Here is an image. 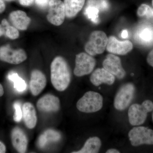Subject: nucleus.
I'll use <instances>...</instances> for the list:
<instances>
[{
  "mask_svg": "<svg viewBox=\"0 0 153 153\" xmlns=\"http://www.w3.org/2000/svg\"><path fill=\"white\" fill-rule=\"evenodd\" d=\"M71 79V72L66 60L60 56L55 57L51 65L52 85L58 91H63L68 88Z\"/></svg>",
  "mask_w": 153,
  "mask_h": 153,
  "instance_id": "obj_1",
  "label": "nucleus"
},
{
  "mask_svg": "<svg viewBox=\"0 0 153 153\" xmlns=\"http://www.w3.org/2000/svg\"><path fill=\"white\" fill-rule=\"evenodd\" d=\"M76 106L81 112L86 113L97 112L103 106V98L98 92L88 91L79 99Z\"/></svg>",
  "mask_w": 153,
  "mask_h": 153,
  "instance_id": "obj_2",
  "label": "nucleus"
},
{
  "mask_svg": "<svg viewBox=\"0 0 153 153\" xmlns=\"http://www.w3.org/2000/svg\"><path fill=\"white\" fill-rule=\"evenodd\" d=\"M153 110V102L150 100H146L142 104L131 105L129 108V122L132 126H138L144 123L147 114Z\"/></svg>",
  "mask_w": 153,
  "mask_h": 153,
  "instance_id": "obj_3",
  "label": "nucleus"
},
{
  "mask_svg": "<svg viewBox=\"0 0 153 153\" xmlns=\"http://www.w3.org/2000/svg\"><path fill=\"white\" fill-rule=\"evenodd\" d=\"M108 41V38L103 31H94L85 44V51L91 56L101 54L106 49Z\"/></svg>",
  "mask_w": 153,
  "mask_h": 153,
  "instance_id": "obj_4",
  "label": "nucleus"
},
{
  "mask_svg": "<svg viewBox=\"0 0 153 153\" xmlns=\"http://www.w3.org/2000/svg\"><path fill=\"white\" fill-rule=\"evenodd\" d=\"M135 91V88L133 83L128 82L123 85L115 97L114 102L115 108L119 111L127 108L134 98Z\"/></svg>",
  "mask_w": 153,
  "mask_h": 153,
  "instance_id": "obj_5",
  "label": "nucleus"
},
{
  "mask_svg": "<svg viewBox=\"0 0 153 153\" xmlns=\"http://www.w3.org/2000/svg\"><path fill=\"white\" fill-rule=\"evenodd\" d=\"M129 139L133 146L153 145V130L144 126L135 127L128 133Z\"/></svg>",
  "mask_w": 153,
  "mask_h": 153,
  "instance_id": "obj_6",
  "label": "nucleus"
},
{
  "mask_svg": "<svg viewBox=\"0 0 153 153\" xmlns=\"http://www.w3.org/2000/svg\"><path fill=\"white\" fill-rule=\"evenodd\" d=\"M96 65V60L91 55L86 53H79L76 55L74 74L77 76H82L90 74Z\"/></svg>",
  "mask_w": 153,
  "mask_h": 153,
  "instance_id": "obj_7",
  "label": "nucleus"
},
{
  "mask_svg": "<svg viewBox=\"0 0 153 153\" xmlns=\"http://www.w3.org/2000/svg\"><path fill=\"white\" fill-rule=\"evenodd\" d=\"M49 7L47 20L55 26L62 25L66 16L64 3L61 0H50Z\"/></svg>",
  "mask_w": 153,
  "mask_h": 153,
  "instance_id": "obj_8",
  "label": "nucleus"
},
{
  "mask_svg": "<svg viewBox=\"0 0 153 153\" xmlns=\"http://www.w3.org/2000/svg\"><path fill=\"white\" fill-rule=\"evenodd\" d=\"M26 52L23 49L14 50L9 46L0 47V59L2 61L13 64H19L27 59Z\"/></svg>",
  "mask_w": 153,
  "mask_h": 153,
  "instance_id": "obj_9",
  "label": "nucleus"
},
{
  "mask_svg": "<svg viewBox=\"0 0 153 153\" xmlns=\"http://www.w3.org/2000/svg\"><path fill=\"white\" fill-rule=\"evenodd\" d=\"M136 42L144 46L153 45V26L144 23L137 27L134 35Z\"/></svg>",
  "mask_w": 153,
  "mask_h": 153,
  "instance_id": "obj_10",
  "label": "nucleus"
},
{
  "mask_svg": "<svg viewBox=\"0 0 153 153\" xmlns=\"http://www.w3.org/2000/svg\"><path fill=\"white\" fill-rule=\"evenodd\" d=\"M103 68L116 76L122 79L126 76V72L122 67L120 58L113 54H108L102 63Z\"/></svg>",
  "mask_w": 153,
  "mask_h": 153,
  "instance_id": "obj_11",
  "label": "nucleus"
},
{
  "mask_svg": "<svg viewBox=\"0 0 153 153\" xmlns=\"http://www.w3.org/2000/svg\"><path fill=\"white\" fill-rule=\"evenodd\" d=\"M132 43L128 40L120 41L114 36H111L108 38L106 49L108 52L112 54L125 55L132 49Z\"/></svg>",
  "mask_w": 153,
  "mask_h": 153,
  "instance_id": "obj_12",
  "label": "nucleus"
},
{
  "mask_svg": "<svg viewBox=\"0 0 153 153\" xmlns=\"http://www.w3.org/2000/svg\"><path fill=\"white\" fill-rule=\"evenodd\" d=\"M37 107L38 109L42 112H56L60 109V100L52 94H46L37 102Z\"/></svg>",
  "mask_w": 153,
  "mask_h": 153,
  "instance_id": "obj_13",
  "label": "nucleus"
},
{
  "mask_svg": "<svg viewBox=\"0 0 153 153\" xmlns=\"http://www.w3.org/2000/svg\"><path fill=\"white\" fill-rule=\"evenodd\" d=\"M47 84V79L44 73L39 70H33L31 74L30 88L33 95L36 96L41 93Z\"/></svg>",
  "mask_w": 153,
  "mask_h": 153,
  "instance_id": "obj_14",
  "label": "nucleus"
},
{
  "mask_svg": "<svg viewBox=\"0 0 153 153\" xmlns=\"http://www.w3.org/2000/svg\"><path fill=\"white\" fill-rule=\"evenodd\" d=\"M90 79L92 84L98 86L103 83L108 85H112L115 78L114 75L103 68L96 69L91 74Z\"/></svg>",
  "mask_w": 153,
  "mask_h": 153,
  "instance_id": "obj_15",
  "label": "nucleus"
},
{
  "mask_svg": "<svg viewBox=\"0 0 153 153\" xmlns=\"http://www.w3.org/2000/svg\"><path fill=\"white\" fill-rule=\"evenodd\" d=\"M11 140L14 148L19 153H25L27 147L28 140L23 130L18 127L14 128L11 133Z\"/></svg>",
  "mask_w": 153,
  "mask_h": 153,
  "instance_id": "obj_16",
  "label": "nucleus"
},
{
  "mask_svg": "<svg viewBox=\"0 0 153 153\" xmlns=\"http://www.w3.org/2000/svg\"><path fill=\"white\" fill-rule=\"evenodd\" d=\"M10 22L14 27L20 30H27L31 22V19L24 11H13L9 15Z\"/></svg>",
  "mask_w": 153,
  "mask_h": 153,
  "instance_id": "obj_17",
  "label": "nucleus"
},
{
  "mask_svg": "<svg viewBox=\"0 0 153 153\" xmlns=\"http://www.w3.org/2000/svg\"><path fill=\"white\" fill-rule=\"evenodd\" d=\"M22 111L26 126L30 129L35 128L37 124V117L34 105L30 102H25L22 108Z\"/></svg>",
  "mask_w": 153,
  "mask_h": 153,
  "instance_id": "obj_18",
  "label": "nucleus"
},
{
  "mask_svg": "<svg viewBox=\"0 0 153 153\" xmlns=\"http://www.w3.org/2000/svg\"><path fill=\"white\" fill-rule=\"evenodd\" d=\"M61 135L59 132L52 129L45 131L39 136L38 140V146L42 149L49 143L57 142L61 139Z\"/></svg>",
  "mask_w": 153,
  "mask_h": 153,
  "instance_id": "obj_19",
  "label": "nucleus"
},
{
  "mask_svg": "<svg viewBox=\"0 0 153 153\" xmlns=\"http://www.w3.org/2000/svg\"><path fill=\"white\" fill-rule=\"evenodd\" d=\"M85 2V0H64L66 16L69 19L75 17L82 10Z\"/></svg>",
  "mask_w": 153,
  "mask_h": 153,
  "instance_id": "obj_20",
  "label": "nucleus"
},
{
  "mask_svg": "<svg viewBox=\"0 0 153 153\" xmlns=\"http://www.w3.org/2000/svg\"><path fill=\"white\" fill-rule=\"evenodd\" d=\"M102 145L101 141L98 137L89 138L86 141L83 147L80 150L72 153H97L99 152Z\"/></svg>",
  "mask_w": 153,
  "mask_h": 153,
  "instance_id": "obj_21",
  "label": "nucleus"
},
{
  "mask_svg": "<svg viewBox=\"0 0 153 153\" xmlns=\"http://www.w3.org/2000/svg\"><path fill=\"white\" fill-rule=\"evenodd\" d=\"M8 78L13 82L14 88L18 92L22 93L26 91L27 87L26 82L17 73L10 72L8 74Z\"/></svg>",
  "mask_w": 153,
  "mask_h": 153,
  "instance_id": "obj_22",
  "label": "nucleus"
},
{
  "mask_svg": "<svg viewBox=\"0 0 153 153\" xmlns=\"http://www.w3.org/2000/svg\"><path fill=\"white\" fill-rule=\"evenodd\" d=\"M99 12L100 10L95 6L88 4L84 10V14L94 24H98Z\"/></svg>",
  "mask_w": 153,
  "mask_h": 153,
  "instance_id": "obj_23",
  "label": "nucleus"
},
{
  "mask_svg": "<svg viewBox=\"0 0 153 153\" xmlns=\"http://www.w3.org/2000/svg\"><path fill=\"white\" fill-rule=\"evenodd\" d=\"M1 25L5 29V35L8 38L12 40L17 39L19 37V33L17 28L10 25L8 22L5 19L2 21Z\"/></svg>",
  "mask_w": 153,
  "mask_h": 153,
  "instance_id": "obj_24",
  "label": "nucleus"
},
{
  "mask_svg": "<svg viewBox=\"0 0 153 153\" xmlns=\"http://www.w3.org/2000/svg\"><path fill=\"white\" fill-rule=\"evenodd\" d=\"M137 14L140 17H145L153 21V9L147 4L140 5L137 10Z\"/></svg>",
  "mask_w": 153,
  "mask_h": 153,
  "instance_id": "obj_25",
  "label": "nucleus"
},
{
  "mask_svg": "<svg viewBox=\"0 0 153 153\" xmlns=\"http://www.w3.org/2000/svg\"><path fill=\"white\" fill-rule=\"evenodd\" d=\"M88 3V4L95 6L101 11L106 10L109 8V3L107 0H89Z\"/></svg>",
  "mask_w": 153,
  "mask_h": 153,
  "instance_id": "obj_26",
  "label": "nucleus"
},
{
  "mask_svg": "<svg viewBox=\"0 0 153 153\" xmlns=\"http://www.w3.org/2000/svg\"><path fill=\"white\" fill-rule=\"evenodd\" d=\"M14 108L15 109V114L14 115V120L16 122L19 123L22 120L23 117V111L21 108L20 102H16L13 104Z\"/></svg>",
  "mask_w": 153,
  "mask_h": 153,
  "instance_id": "obj_27",
  "label": "nucleus"
},
{
  "mask_svg": "<svg viewBox=\"0 0 153 153\" xmlns=\"http://www.w3.org/2000/svg\"><path fill=\"white\" fill-rule=\"evenodd\" d=\"M50 0H36L35 2L36 4L41 8H45L49 5Z\"/></svg>",
  "mask_w": 153,
  "mask_h": 153,
  "instance_id": "obj_28",
  "label": "nucleus"
},
{
  "mask_svg": "<svg viewBox=\"0 0 153 153\" xmlns=\"http://www.w3.org/2000/svg\"><path fill=\"white\" fill-rule=\"evenodd\" d=\"M147 61L149 65L153 67V49L148 54Z\"/></svg>",
  "mask_w": 153,
  "mask_h": 153,
  "instance_id": "obj_29",
  "label": "nucleus"
},
{
  "mask_svg": "<svg viewBox=\"0 0 153 153\" xmlns=\"http://www.w3.org/2000/svg\"><path fill=\"white\" fill-rule=\"evenodd\" d=\"M34 0H19V3L22 5L29 6L32 5Z\"/></svg>",
  "mask_w": 153,
  "mask_h": 153,
  "instance_id": "obj_30",
  "label": "nucleus"
},
{
  "mask_svg": "<svg viewBox=\"0 0 153 153\" xmlns=\"http://www.w3.org/2000/svg\"><path fill=\"white\" fill-rule=\"evenodd\" d=\"M6 152V147L4 143L0 141V153H4Z\"/></svg>",
  "mask_w": 153,
  "mask_h": 153,
  "instance_id": "obj_31",
  "label": "nucleus"
},
{
  "mask_svg": "<svg viewBox=\"0 0 153 153\" xmlns=\"http://www.w3.org/2000/svg\"><path fill=\"white\" fill-rule=\"evenodd\" d=\"M6 6L2 0H0V13H2L5 10Z\"/></svg>",
  "mask_w": 153,
  "mask_h": 153,
  "instance_id": "obj_32",
  "label": "nucleus"
},
{
  "mask_svg": "<svg viewBox=\"0 0 153 153\" xmlns=\"http://www.w3.org/2000/svg\"><path fill=\"white\" fill-rule=\"evenodd\" d=\"M5 29L4 27L1 25H0V37L5 35Z\"/></svg>",
  "mask_w": 153,
  "mask_h": 153,
  "instance_id": "obj_33",
  "label": "nucleus"
},
{
  "mask_svg": "<svg viewBox=\"0 0 153 153\" xmlns=\"http://www.w3.org/2000/svg\"><path fill=\"white\" fill-rule=\"evenodd\" d=\"M128 32L127 30H124L122 31L121 33V36L123 38H128Z\"/></svg>",
  "mask_w": 153,
  "mask_h": 153,
  "instance_id": "obj_34",
  "label": "nucleus"
},
{
  "mask_svg": "<svg viewBox=\"0 0 153 153\" xmlns=\"http://www.w3.org/2000/svg\"><path fill=\"white\" fill-rule=\"evenodd\" d=\"M106 153H120V152L116 149H111L108 150L106 151Z\"/></svg>",
  "mask_w": 153,
  "mask_h": 153,
  "instance_id": "obj_35",
  "label": "nucleus"
},
{
  "mask_svg": "<svg viewBox=\"0 0 153 153\" xmlns=\"http://www.w3.org/2000/svg\"><path fill=\"white\" fill-rule=\"evenodd\" d=\"M4 94V88L1 84H0V97L2 96Z\"/></svg>",
  "mask_w": 153,
  "mask_h": 153,
  "instance_id": "obj_36",
  "label": "nucleus"
},
{
  "mask_svg": "<svg viewBox=\"0 0 153 153\" xmlns=\"http://www.w3.org/2000/svg\"><path fill=\"white\" fill-rule=\"evenodd\" d=\"M7 1H14V0H5Z\"/></svg>",
  "mask_w": 153,
  "mask_h": 153,
  "instance_id": "obj_37",
  "label": "nucleus"
},
{
  "mask_svg": "<svg viewBox=\"0 0 153 153\" xmlns=\"http://www.w3.org/2000/svg\"><path fill=\"white\" fill-rule=\"evenodd\" d=\"M152 6H153V0H152Z\"/></svg>",
  "mask_w": 153,
  "mask_h": 153,
  "instance_id": "obj_38",
  "label": "nucleus"
},
{
  "mask_svg": "<svg viewBox=\"0 0 153 153\" xmlns=\"http://www.w3.org/2000/svg\"><path fill=\"white\" fill-rule=\"evenodd\" d=\"M152 120H153V114H152Z\"/></svg>",
  "mask_w": 153,
  "mask_h": 153,
  "instance_id": "obj_39",
  "label": "nucleus"
}]
</instances>
